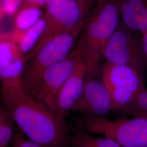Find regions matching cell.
<instances>
[{"label": "cell", "instance_id": "15", "mask_svg": "<svg viewBox=\"0 0 147 147\" xmlns=\"http://www.w3.org/2000/svg\"><path fill=\"white\" fill-rule=\"evenodd\" d=\"M42 11L39 7L28 5L16 16L14 25L16 32H22L34 26L42 18Z\"/></svg>", "mask_w": 147, "mask_h": 147}, {"label": "cell", "instance_id": "6", "mask_svg": "<svg viewBox=\"0 0 147 147\" xmlns=\"http://www.w3.org/2000/svg\"><path fill=\"white\" fill-rule=\"evenodd\" d=\"M45 6L44 31L34 49L27 55L26 60L52 38L83 25L86 19L76 0H48Z\"/></svg>", "mask_w": 147, "mask_h": 147}, {"label": "cell", "instance_id": "2", "mask_svg": "<svg viewBox=\"0 0 147 147\" xmlns=\"http://www.w3.org/2000/svg\"><path fill=\"white\" fill-rule=\"evenodd\" d=\"M119 22L113 0H99L86 19L75 51L86 65L88 74L94 72L104 57L105 47Z\"/></svg>", "mask_w": 147, "mask_h": 147}, {"label": "cell", "instance_id": "21", "mask_svg": "<svg viewBox=\"0 0 147 147\" xmlns=\"http://www.w3.org/2000/svg\"><path fill=\"white\" fill-rule=\"evenodd\" d=\"M142 37L140 42L142 47V51L147 60V30L142 33Z\"/></svg>", "mask_w": 147, "mask_h": 147}, {"label": "cell", "instance_id": "4", "mask_svg": "<svg viewBox=\"0 0 147 147\" xmlns=\"http://www.w3.org/2000/svg\"><path fill=\"white\" fill-rule=\"evenodd\" d=\"M84 24L53 38L27 60L28 62L25 66L22 75V85L26 91L28 92L32 89L47 68L62 61L70 53Z\"/></svg>", "mask_w": 147, "mask_h": 147}, {"label": "cell", "instance_id": "3", "mask_svg": "<svg viewBox=\"0 0 147 147\" xmlns=\"http://www.w3.org/2000/svg\"><path fill=\"white\" fill-rule=\"evenodd\" d=\"M78 127L114 140L121 147H147V119L140 117L109 120L84 116L76 119Z\"/></svg>", "mask_w": 147, "mask_h": 147}, {"label": "cell", "instance_id": "20", "mask_svg": "<svg viewBox=\"0 0 147 147\" xmlns=\"http://www.w3.org/2000/svg\"><path fill=\"white\" fill-rule=\"evenodd\" d=\"M78 3L81 11L87 18L93 11L99 0H76Z\"/></svg>", "mask_w": 147, "mask_h": 147}, {"label": "cell", "instance_id": "1", "mask_svg": "<svg viewBox=\"0 0 147 147\" xmlns=\"http://www.w3.org/2000/svg\"><path fill=\"white\" fill-rule=\"evenodd\" d=\"M0 101L19 130L42 147H66L70 136L65 121L22 87L0 92Z\"/></svg>", "mask_w": 147, "mask_h": 147}, {"label": "cell", "instance_id": "24", "mask_svg": "<svg viewBox=\"0 0 147 147\" xmlns=\"http://www.w3.org/2000/svg\"><path fill=\"white\" fill-rule=\"evenodd\" d=\"M147 118V117H145V118Z\"/></svg>", "mask_w": 147, "mask_h": 147}, {"label": "cell", "instance_id": "7", "mask_svg": "<svg viewBox=\"0 0 147 147\" xmlns=\"http://www.w3.org/2000/svg\"><path fill=\"white\" fill-rule=\"evenodd\" d=\"M104 58L108 63L128 66L144 75L147 70V60L141 42L134 36L132 30L121 21L105 47Z\"/></svg>", "mask_w": 147, "mask_h": 147}, {"label": "cell", "instance_id": "8", "mask_svg": "<svg viewBox=\"0 0 147 147\" xmlns=\"http://www.w3.org/2000/svg\"><path fill=\"white\" fill-rule=\"evenodd\" d=\"M81 61V58L74 50L64 59L47 68L28 93L53 111L59 90Z\"/></svg>", "mask_w": 147, "mask_h": 147}, {"label": "cell", "instance_id": "11", "mask_svg": "<svg viewBox=\"0 0 147 147\" xmlns=\"http://www.w3.org/2000/svg\"><path fill=\"white\" fill-rule=\"evenodd\" d=\"M121 22L132 31L147 30V0H113Z\"/></svg>", "mask_w": 147, "mask_h": 147}, {"label": "cell", "instance_id": "19", "mask_svg": "<svg viewBox=\"0 0 147 147\" xmlns=\"http://www.w3.org/2000/svg\"><path fill=\"white\" fill-rule=\"evenodd\" d=\"M22 0H2L1 6L3 13L8 16L14 15L21 5Z\"/></svg>", "mask_w": 147, "mask_h": 147}, {"label": "cell", "instance_id": "14", "mask_svg": "<svg viewBox=\"0 0 147 147\" xmlns=\"http://www.w3.org/2000/svg\"><path fill=\"white\" fill-rule=\"evenodd\" d=\"M71 147H121L117 142L106 137H98L77 128L70 136Z\"/></svg>", "mask_w": 147, "mask_h": 147}, {"label": "cell", "instance_id": "16", "mask_svg": "<svg viewBox=\"0 0 147 147\" xmlns=\"http://www.w3.org/2000/svg\"><path fill=\"white\" fill-rule=\"evenodd\" d=\"M16 124L0 101V147H10L14 136Z\"/></svg>", "mask_w": 147, "mask_h": 147}, {"label": "cell", "instance_id": "17", "mask_svg": "<svg viewBox=\"0 0 147 147\" xmlns=\"http://www.w3.org/2000/svg\"><path fill=\"white\" fill-rule=\"evenodd\" d=\"M123 113L133 117L145 118L147 116V89L142 90L128 105Z\"/></svg>", "mask_w": 147, "mask_h": 147}, {"label": "cell", "instance_id": "13", "mask_svg": "<svg viewBox=\"0 0 147 147\" xmlns=\"http://www.w3.org/2000/svg\"><path fill=\"white\" fill-rule=\"evenodd\" d=\"M45 25V19L42 17L34 26L26 31L16 32L11 35L24 56L26 54L28 55L36 46L44 31Z\"/></svg>", "mask_w": 147, "mask_h": 147}, {"label": "cell", "instance_id": "18", "mask_svg": "<svg viewBox=\"0 0 147 147\" xmlns=\"http://www.w3.org/2000/svg\"><path fill=\"white\" fill-rule=\"evenodd\" d=\"M10 147H42L36 142L33 141L21 132L16 131Z\"/></svg>", "mask_w": 147, "mask_h": 147}, {"label": "cell", "instance_id": "10", "mask_svg": "<svg viewBox=\"0 0 147 147\" xmlns=\"http://www.w3.org/2000/svg\"><path fill=\"white\" fill-rule=\"evenodd\" d=\"M87 75V67L81 61L59 90L53 111L63 121L73 111L82 94Z\"/></svg>", "mask_w": 147, "mask_h": 147}, {"label": "cell", "instance_id": "9", "mask_svg": "<svg viewBox=\"0 0 147 147\" xmlns=\"http://www.w3.org/2000/svg\"><path fill=\"white\" fill-rule=\"evenodd\" d=\"M111 111L110 95L102 80L86 78L82 94L72 111L87 117H105Z\"/></svg>", "mask_w": 147, "mask_h": 147}, {"label": "cell", "instance_id": "22", "mask_svg": "<svg viewBox=\"0 0 147 147\" xmlns=\"http://www.w3.org/2000/svg\"><path fill=\"white\" fill-rule=\"evenodd\" d=\"M28 5L40 7L46 5L48 0H25Z\"/></svg>", "mask_w": 147, "mask_h": 147}, {"label": "cell", "instance_id": "12", "mask_svg": "<svg viewBox=\"0 0 147 147\" xmlns=\"http://www.w3.org/2000/svg\"><path fill=\"white\" fill-rule=\"evenodd\" d=\"M26 57L20 53L9 63L0 67V92H5L23 87L22 75Z\"/></svg>", "mask_w": 147, "mask_h": 147}, {"label": "cell", "instance_id": "23", "mask_svg": "<svg viewBox=\"0 0 147 147\" xmlns=\"http://www.w3.org/2000/svg\"><path fill=\"white\" fill-rule=\"evenodd\" d=\"M1 3H2V0H0V5L1 4Z\"/></svg>", "mask_w": 147, "mask_h": 147}, {"label": "cell", "instance_id": "5", "mask_svg": "<svg viewBox=\"0 0 147 147\" xmlns=\"http://www.w3.org/2000/svg\"><path fill=\"white\" fill-rule=\"evenodd\" d=\"M101 80L110 95L112 111L121 113L146 88L145 75L128 66L106 62L102 69Z\"/></svg>", "mask_w": 147, "mask_h": 147}]
</instances>
